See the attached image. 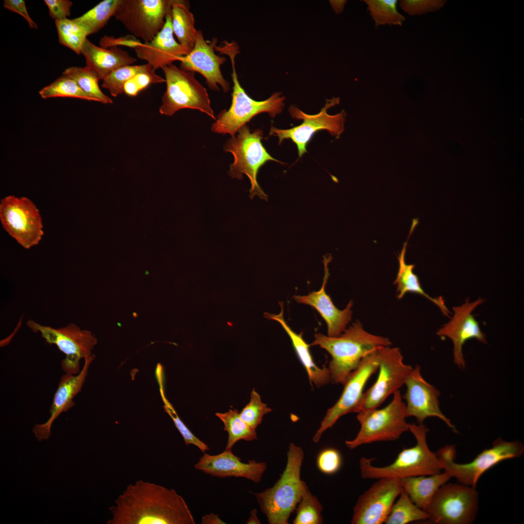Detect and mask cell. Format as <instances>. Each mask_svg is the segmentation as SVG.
Listing matches in <instances>:
<instances>
[{
    "label": "cell",
    "mask_w": 524,
    "mask_h": 524,
    "mask_svg": "<svg viewBox=\"0 0 524 524\" xmlns=\"http://www.w3.org/2000/svg\"><path fill=\"white\" fill-rule=\"evenodd\" d=\"M49 15L55 20L67 18L70 15L72 2L68 0H45Z\"/></svg>",
    "instance_id": "44"
},
{
    "label": "cell",
    "mask_w": 524,
    "mask_h": 524,
    "mask_svg": "<svg viewBox=\"0 0 524 524\" xmlns=\"http://www.w3.org/2000/svg\"><path fill=\"white\" fill-rule=\"evenodd\" d=\"M140 42L134 36L127 35L123 37H115L113 36H104L99 41L100 47L105 49L118 46H124L135 49L140 45Z\"/></svg>",
    "instance_id": "45"
},
{
    "label": "cell",
    "mask_w": 524,
    "mask_h": 524,
    "mask_svg": "<svg viewBox=\"0 0 524 524\" xmlns=\"http://www.w3.org/2000/svg\"><path fill=\"white\" fill-rule=\"evenodd\" d=\"M164 82H165V79L157 75L155 70L140 73L125 83L123 92L129 96H136L150 84Z\"/></svg>",
    "instance_id": "41"
},
{
    "label": "cell",
    "mask_w": 524,
    "mask_h": 524,
    "mask_svg": "<svg viewBox=\"0 0 524 524\" xmlns=\"http://www.w3.org/2000/svg\"><path fill=\"white\" fill-rule=\"evenodd\" d=\"M287 460L280 478L270 488L255 494L262 512L270 524H287L292 512L299 502L306 483L301 479L304 459L302 449L293 443L289 445Z\"/></svg>",
    "instance_id": "4"
},
{
    "label": "cell",
    "mask_w": 524,
    "mask_h": 524,
    "mask_svg": "<svg viewBox=\"0 0 524 524\" xmlns=\"http://www.w3.org/2000/svg\"><path fill=\"white\" fill-rule=\"evenodd\" d=\"M377 350L365 356L359 366L349 376L344 384V388L340 398L328 410L321 421L313 436L314 442H319L323 433L333 426L340 418L349 413H357L365 386L372 375L378 370Z\"/></svg>",
    "instance_id": "16"
},
{
    "label": "cell",
    "mask_w": 524,
    "mask_h": 524,
    "mask_svg": "<svg viewBox=\"0 0 524 524\" xmlns=\"http://www.w3.org/2000/svg\"><path fill=\"white\" fill-rule=\"evenodd\" d=\"M294 524H320L323 523V507L316 496L305 486L298 504Z\"/></svg>",
    "instance_id": "38"
},
{
    "label": "cell",
    "mask_w": 524,
    "mask_h": 524,
    "mask_svg": "<svg viewBox=\"0 0 524 524\" xmlns=\"http://www.w3.org/2000/svg\"><path fill=\"white\" fill-rule=\"evenodd\" d=\"M173 0H122L114 16L135 37L151 40L171 13Z\"/></svg>",
    "instance_id": "14"
},
{
    "label": "cell",
    "mask_w": 524,
    "mask_h": 524,
    "mask_svg": "<svg viewBox=\"0 0 524 524\" xmlns=\"http://www.w3.org/2000/svg\"><path fill=\"white\" fill-rule=\"evenodd\" d=\"M271 411L272 409L262 401L260 394L253 389L249 403L239 414L242 420L256 429L261 424L263 416Z\"/></svg>",
    "instance_id": "40"
},
{
    "label": "cell",
    "mask_w": 524,
    "mask_h": 524,
    "mask_svg": "<svg viewBox=\"0 0 524 524\" xmlns=\"http://www.w3.org/2000/svg\"><path fill=\"white\" fill-rule=\"evenodd\" d=\"M166 89L159 108L161 115L171 116L183 109L200 111L216 119L206 89L195 77V72L186 71L173 64L164 66Z\"/></svg>",
    "instance_id": "9"
},
{
    "label": "cell",
    "mask_w": 524,
    "mask_h": 524,
    "mask_svg": "<svg viewBox=\"0 0 524 524\" xmlns=\"http://www.w3.org/2000/svg\"><path fill=\"white\" fill-rule=\"evenodd\" d=\"M122 0H102L82 16L74 19L82 26L88 35L101 29L115 14Z\"/></svg>",
    "instance_id": "30"
},
{
    "label": "cell",
    "mask_w": 524,
    "mask_h": 524,
    "mask_svg": "<svg viewBox=\"0 0 524 524\" xmlns=\"http://www.w3.org/2000/svg\"><path fill=\"white\" fill-rule=\"evenodd\" d=\"M420 369L419 365L413 368L405 383L407 391L403 397L407 402L406 417H415L418 424H423L428 417H437L457 433L456 427L441 410L438 399L440 392L425 380Z\"/></svg>",
    "instance_id": "18"
},
{
    "label": "cell",
    "mask_w": 524,
    "mask_h": 524,
    "mask_svg": "<svg viewBox=\"0 0 524 524\" xmlns=\"http://www.w3.org/2000/svg\"><path fill=\"white\" fill-rule=\"evenodd\" d=\"M216 40L206 41L202 32L197 30L194 46L189 53L180 58V68L186 71L198 72L206 79L208 87L212 90H220V85L224 92L230 89V84L224 78L220 66L226 61L225 57L215 53Z\"/></svg>",
    "instance_id": "19"
},
{
    "label": "cell",
    "mask_w": 524,
    "mask_h": 524,
    "mask_svg": "<svg viewBox=\"0 0 524 524\" xmlns=\"http://www.w3.org/2000/svg\"><path fill=\"white\" fill-rule=\"evenodd\" d=\"M358 498L353 508L352 524H382L403 489L400 479H377Z\"/></svg>",
    "instance_id": "17"
},
{
    "label": "cell",
    "mask_w": 524,
    "mask_h": 524,
    "mask_svg": "<svg viewBox=\"0 0 524 524\" xmlns=\"http://www.w3.org/2000/svg\"><path fill=\"white\" fill-rule=\"evenodd\" d=\"M108 524H194L183 498L172 489L138 480L127 486L110 508Z\"/></svg>",
    "instance_id": "1"
},
{
    "label": "cell",
    "mask_w": 524,
    "mask_h": 524,
    "mask_svg": "<svg viewBox=\"0 0 524 524\" xmlns=\"http://www.w3.org/2000/svg\"><path fill=\"white\" fill-rule=\"evenodd\" d=\"M137 57L145 60L154 70L173 64L191 51L174 38L171 14L168 15L162 29L150 41L134 49Z\"/></svg>",
    "instance_id": "24"
},
{
    "label": "cell",
    "mask_w": 524,
    "mask_h": 524,
    "mask_svg": "<svg viewBox=\"0 0 524 524\" xmlns=\"http://www.w3.org/2000/svg\"><path fill=\"white\" fill-rule=\"evenodd\" d=\"M409 431L416 440L415 446L404 448L391 464L384 467L373 466L372 459L362 457L360 460V475L363 479L393 478L402 479L429 475L441 472L442 467L436 454L429 448L426 440L428 429L423 424H409Z\"/></svg>",
    "instance_id": "5"
},
{
    "label": "cell",
    "mask_w": 524,
    "mask_h": 524,
    "mask_svg": "<svg viewBox=\"0 0 524 524\" xmlns=\"http://www.w3.org/2000/svg\"><path fill=\"white\" fill-rule=\"evenodd\" d=\"M524 446L519 441L506 442L498 438L492 447L485 449L471 462L460 464L455 462L456 451L454 445H447L436 453L442 469L458 483L475 488L481 475L500 462L521 457Z\"/></svg>",
    "instance_id": "7"
},
{
    "label": "cell",
    "mask_w": 524,
    "mask_h": 524,
    "mask_svg": "<svg viewBox=\"0 0 524 524\" xmlns=\"http://www.w3.org/2000/svg\"><path fill=\"white\" fill-rule=\"evenodd\" d=\"M442 0H401L402 10L410 16L421 15L440 9L444 5Z\"/></svg>",
    "instance_id": "42"
},
{
    "label": "cell",
    "mask_w": 524,
    "mask_h": 524,
    "mask_svg": "<svg viewBox=\"0 0 524 524\" xmlns=\"http://www.w3.org/2000/svg\"><path fill=\"white\" fill-rule=\"evenodd\" d=\"M408 241V240L404 243L403 248L398 256L399 270L393 282L397 287L398 299L402 298L407 293H416L433 302L445 315L449 316L450 311L443 298L442 297L433 298L427 294L422 288L418 276L413 272L414 265L408 264L406 262L405 255Z\"/></svg>",
    "instance_id": "28"
},
{
    "label": "cell",
    "mask_w": 524,
    "mask_h": 524,
    "mask_svg": "<svg viewBox=\"0 0 524 524\" xmlns=\"http://www.w3.org/2000/svg\"><path fill=\"white\" fill-rule=\"evenodd\" d=\"M399 496L385 521V524H406L428 519V513L416 506L404 490Z\"/></svg>",
    "instance_id": "32"
},
{
    "label": "cell",
    "mask_w": 524,
    "mask_h": 524,
    "mask_svg": "<svg viewBox=\"0 0 524 524\" xmlns=\"http://www.w3.org/2000/svg\"><path fill=\"white\" fill-rule=\"evenodd\" d=\"M39 94L43 98L70 97L91 101L97 100L86 94L72 78L63 75L52 83L42 88Z\"/></svg>",
    "instance_id": "37"
},
{
    "label": "cell",
    "mask_w": 524,
    "mask_h": 524,
    "mask_svg": "<svg viewBox=\"0 0 524 524\" xmlns=\"http://www.w3.org/2000/svg\"><path fill=\"white\" fill-rule=\"evenodd\" d=\"M391 402L381 409L377 408L358 412L360 427L356 437L345 442L350 449L367 443L395 441L409 430L406 421V404L399 390L393 393Z\"/></svg>",
    "instance_id": "8"
},
{
    "label": "cell",
    "mask_w": 524,
    "mask_h": 524,
    "mask_svg": "<svg viewBox=\"0 0 524 524\" xmlns=\"http://www.w3.org/2000/svg\"><path fill=\"white\" fill-rule=\"evenodd\" d=\"M451 477L444 471L429 475L404 478L400 481L403 490L412 502L425 511L437 491Z\"/></svg>",
    "instance_id": "27"
},
{
    "label": "cell",
    "mask_w": 524,
    "mask_h": 524,
    "mask_svg": "<svg viewBox=\"0 0 524 524\" xmlns=\"http://www.w3.org/2000/svg\"><path fill=\"white\" fill-rule=\"evenodd\" d=\"M391 344L389 339L368 332L357 321L338 336L316 333L314 341L310 345L319 346L330 355L331 360L328 368L331 381L344 385L365 356Z\"/></svg>",
    "instance_id": "2"
},
{
    "label": "cell",
    "mask_w": 524,
    "mask_h": 524,
    "mask_svg": "<svg viewBox=\"0 0 524 524\" xmlns=\"http://www.w3.org/2000/svg\"><path fill=\"white\" fill-rule=\"evenodd\" d=\"M172 27L178 42L186 49L192 50L197 34L195 18L189 10L188 1L173 0L171 6Z\"/></svg>",
    "instance_id": "29"
},
{
    "label": "cell",
    "mask_w": 524,
    "mask_h": 524,
    "mask_svg": "<svg viewBox=\"0 0 524 524\" xmlns=\"http://www.w3.org/2000/svg\"><path fill=\"white\" fill-rule=\"evenodd\" d=\"M81 54L85 57L86 66L103 80L116 69L131 65L136 59L118 47L108 49L98 47L87 38L84 42Z\"/></svg>",
    "instance_id": "25"
},
{
    "label": "cell",
    "mask_w": 524,
    "mask_h": 524,
    "mask_svg": "<svg viewBox=\"0 0 524 524\" xmlns=\"http://www.w3.org/2000/svg\"><path fill=\"white\" fill-rule=\"evenodd\" d=\"M215 415L223 423L224 430L228 433L225 450H231L235 443L241 440L252 441L257 439L256 429L242 420L237 409H230L225 413L217 412Z\"/></svg>",
    "instance_id": "31"
},
{
    "label": "cell",
    "mask_w": 524,
    "mask_h": 524,
    "mask_svg": "<svg viewBox=\"0 0 524 524\" xmlns=\"http://www.w3.org/2000/svg\"><path fill=\"white\" fill-rule=\"evenodd\" d=\"M59 43L81 54L82 45L88 35L85 29L74 19L55 20Z\"/></svg>",
    "instance_id": "35"
},
{
    "label": "cell",
    "mask_w": 524,
    "mask_h": 524,
    "mask_svg": "<svg viewBox=\"0 0 524 524\" xmlns=\"http://www.w3.org/2000/svg\"><path fill=\"white\" fill-rule=\"evenodd\" d=\"M484 300L479 298L470 302L467 299L460 306L453 308L454 313L451 320L444 325L437 332L441 337H447L454 344V360L459 368L465 367V360L462 351L463 345L467 340L475 338L487 344L486 335L479 327L478 322L472 314V311Z\"/></svg>",
    "instance_id": "20"
},
{
    "label": "cell",
    "mask_w": 524,
    "mask_h": 524,
    "mask_svg": "<svg viewBox=\"0 0 524 524\" xmlns=\"http://www.w3.org/2000/svg\"><path fill=\"white\" fill-rule=\"evenodd\" d=\"M237 132L238 134L228 139L224 146V151L231 153L234 157V162L230 164L228 174L232 178L238 180L243 179V174L246 175L251 184L250 198L257 196L267 201L268 196L258 183V171L269 161L283 163L272 157L263 147L261 141L263 139L262 130L257 129L251 132L246 124Z\"/></svg>",
    "instance_id": "6"
},
{
    "label": "cell",
    "mask_w": 524,
    "mask_h": 524,
    "mask_svg": "<svg viewBox=\"0 0 524 524\" xmlns=\"http://www.w3.org/2000/svg\"><path fill=\"white\" fill-rule=\"evenodd\" d=\"M202 524H226L222 521L217 514L211 513L204 515L201 518Z\"/></svg>",
    "instance_id": "47"
},
{
    "label": "cell",
    "mask_w": 524,
    "mask_h": 524,
    "mask_svg": "<svg viewBox=\"0 0 524 524\" xmlns=\"http://www.w3.org/2000/svg\"><path fill=\"white\" fill-rule=\"evenodd\" d=\"M236 42L225 40L221 46H215V49L221 54L228 56L232 66L231 77L233 83L231 94L232 101L229 109L221 111L216 121L213 123L211 130L219 134H229L234 137L238 131L254 116L262 113H267L272 117L280 114L284 106L285 98L279 92L273 93L262 101L251 98L241 86L238 81L235 66V59L240 53Z\"/></svg>",
    "instance_id": "3"
},
{
    "label": "cell",
    "mask_w": 524,
    "mask_h": 524,
    "mask_svg": "<svg viewBox=\"0 0 524 524\" xmlns=\"http://www.w3.org/2000/svg\"><path fill=\"white\" fill-rule=\"evenodd\" d=\"M63 75L73 79L86 94L104 104H112L110 98L104 94L98 86L99 80L97 74L86 66L84 67L72 66L66 69Z\"/></svg>",
    "instance_id": "33"
},
{
    "label": "cell",
    "mask_w": 524,
    "mask_h": 524,
    "mask_svg": "<svg viewBox=\"0 0 524 524\" xmlns=\"http://www.w3.org/2000/svg\"><path fill=\"white\" fill-rule=\"evenodd\" d=\"M247 524H261L257 516V511L256 509H253L250 513V516L247 521Z\"/></svg>",
    "instance_id": "48"
},
{
    "label": "cell",
    "mask_w": 524,
    "mask_h": 524,
    "mask_svg": "<svg viewBox=\"0 0 524 524\" xmlns=\"http://www.w3.org/2000/svg\"><path fill=\"white\" fill-rule=\"evenodd\" d=\"M281 311L278 314L264 313V317L279 323L288 335L295 353L305 369L311 384L313 383L316 387L328 384L331 381L330 373L328 367H318L314 361L310 351V345L307 344L302 336V332L297 333L289 326L284 319L283 303L279 302Z\"/></svg>",
    "instance_id": "26"
},
{
    "label": "cell",
    "mask_w": 524,
    "mask_h": 524,
    "mask_svg": "<svg viewBox=\"0 0 524 524\" xmlns=\"http://www.w3.org/2000/svg\"><path fill=\"white\" fill-rule=\"evenodd\" d=\"M27 325L33 331L39 332L48 344L56 345L65 355L61 362L65 373L78 374L81 370V360L93 355L92 351L97 340L90 331L81 329L73 323L58 328L43 326L33 320L28 321Z\"/></svg>",
    "instance_id": "11"
},
{
    "label": "cell",
    "mask_w": 524,
    "mask_h": 524,
    "mask_svg": "<svg viewBox=\"0 0 524 524\" xmlns=\"http://www.w3.org/2000/svg\"><path fill=\"white\" fill-rule=\"evenodd\" d=\"M95 355L84 360V365L76 375L66 374L60 378L50 408V416L44 424H36L33 432L39 441L49 438L50 429L54 420L64 412L67 411L75 406L74 398L81 392L88 374L90 364Z\"/></svg>",
    "instance_id": "22"
},
{
    "label": "cell",
    "mask_w": 524,
    "mask_h": 524,
    "mask_svg": "<svg viewBox=\"0 0 524 524\" xmlns=\"http://www.w3.org/2000/svg\"><path fill=\"white\" fill-rule=\"evenodd\" d=\"M0 219L4 229L24 248L37 245L44 234L39 211L27 197L9 196L2 198Z\"/></svg>",
    "instance_id": "15"
},
{
    "label": "cell",
    "mask_w": 524,
    "mask_h": 524,
    "mask_svg": "<svg viewBox=\"0 0 524 524\" xmlns=\"http://www.w3.org/2000/svg\"><path fill=\"white\" fill-rule=\"evenodd\" d=\"M334 3H335L336 4L334 5V9L338 12H342L346 1H336Z\"/></svg>",
    "instance_id": "49"
},
{
    "label": "cell",
    "mask_w": 524,
    "mask_h": 524,
    "mask_svg": "<svg viewBox=\"0 0 524 524\" xmlns=\"http://www.w3.org/2000/svg\"><path fill=\"white\" fill-rule=\"evenodd\" d=\"M342 463L341 453L334 448L323 449L319 453L316 459L318 469L327 475H332L337 472L340 469Z\"/></svg>",
    "instance_id": "43"
},
{
    "label": "cell",
    "mask_w": 524,
    "mask_h": 524,
    "mask_svg": "<svg viewBox=\"0 0 524 524\" xmlns=\"http://www.w3.org/2000/svg\"><path fill=\"white\" fill-rule=\"evenodd\" d=\"M377 28L380 25L402 26L406 20L398 11L397 0H364Z\"/></svg>",
    "instance_id": "34"
},
{
    "label": "cell",
    "mask_w": 524,
    "mask_h": 524,
    "mask_svg": "<svg viewBox=\"0 0 524 524\" xmlns=\"http://www.w3.org/2000/svg\"><path fill=\"white\" fill-rule=\"evenodd\" d=\"M378 375L375 383L363 393L357 413L377 408L386 398L405 384L413 368L403 362L397 347L384 346L377 350Z\"/></svg>",
    "instance_id": "13"
},
{
    "label": "cell",
    "mask_w": 524,
    "mask_h": 524,
    "mask_svg": "<svg viewBox=\"0 0 524 524\" xmlns=\"http://www.w3.org/2000/svg\"><path fill=\"white\" fill-rule=\"evenodd\" d=\"M154 70L152 66L147 63L140 65H128L112 72L103 80L102 87L109 90L111 95L116 97L123 93L125 83L136 75Z\"/></svg>",
    "instance_id": "36"
},
{
    "label": "cell",
    "mask_w": 524,
    "mask_h": 524,
    "mask_svg": "<svg viewBox=\"0 0 524 524\" xmlns=\"http://www.w3.org/2000/svg\"><path fill=\"white\" fill-rule=\"evenodd\" d=\"M194 467L213 476L243 477L258 483L267 469V465L264 462H257L255 460L243 462L231 450H225L216 455L204 453Z\"/></svg>",
    "instance_id": "21"
},
{
    "label": "cell",
    "mask_w": 524,
    "mask_h": 524,
    "mask_svg": "<svg viewBox=\"0 0 524 524\" xmlns=\"http://www.w3.org/2000/svg\"><path fill=\"white\" fill-rule=\"evenodd\" d=\"M332 257L324 256L325 274L320 289L313 291L306 295H295L294 299L298 303L310 305L314 308L325 321L328 328V336L336 337L341 334L351 320L353 303L350 301L345 309L339 310L333 304L331 297L325 291L329 276L328 264Z\"/></svg>",
    "instance_id": "23"
},
{
    "label": "cell",
    "mask_w": 524,
    "mask_h": 524,
    "mask_svg": "<svg viewBox=\"0 0 524 524\" xmlns=\"http://www.w3.org/2000/svg\"><path fill=\"white\" fill-rule=\"evenodd\" d=\"M3 6L7 9L19 14L27 21L31 29H37V24L31 19L23 0H5Z\"/></svg>",
    "instance_id": "46"
},
{
    "label": "cell",
    "mask_w": 524,
    "mask_h": 524,
    "mask_svg": "<svg viewBox=\"0 0 524 524\" xmlns=\"http://www.w3.org/2000/svg\"><path fill=\"white\" fill-rule=\"evenodd\" d=\"M157 379L159 385L161 397L164 403V409L172 418L175 426L183 437L185 444L186 445H194L197 447L203 453H205V451L209 450L208 445L193 434L180 418L172 404L165 397L163 387V377L158 376L157 377Z\"/></svg>",
    "instance_id": "39"
},
{
    "label": "cell",
    "mask_w": 524,
    "mask_h": 524,
    "mask_svg": "<svg viewBox=\"0 0 524 524\" xmlns=\"http://www.w3.org/2000/svg\"><path fill=\"white\" fill-rule=\"evenodd\" d=\"M339 98L327 99L325 106L315 115H310L303 112L296 107L289 108L291 115L294 118L303 120L302 123L289 129H278L272 126L269 134L278 138V144L285 139H290L296 145L299 157L307 152L306 147L312 136L317 131H328L336 138L339 137L344 130L346 114L344 111L335 115H329L327 110L339 103Z\"/></svg>",
    "instance_id": "12"
},
{
    "label": "cell",
    "mask_w": 524,
    "mask_h": 524,
    "mask_svg": "<svg viewBox=\"0 0 524 524\" xmlns=\"http://www.w3.org/2000/svg\"><path fill=\"white\" fill-rule=\"evenodd\" d=\"M478 494L475 488L445 483L437 491L425 511L437 524H470L476 516Z\"/></svg>",
    "instance_id": "10"
}]
</instances>
